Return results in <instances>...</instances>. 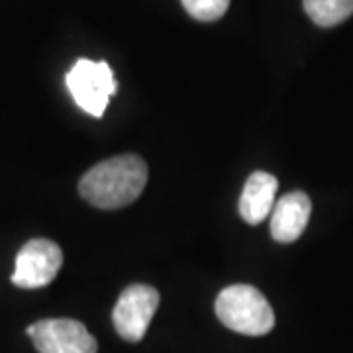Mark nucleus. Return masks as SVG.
Returning <instances> with one entry per match:
<instances>
[{"mask_svg": "<svg viewBox=\"0 0 353 353\" xmlns=\"http://www.w3.org/2000/svg\"><path fill=\"white\" fill-rule=\"evenodd\" d=\"M185 10L201 22H214L226 14L230 0H181Z\"/></svg>", "mask_w": 353, "mask_h": 353, "instance_id": "10", "label": "nucleus"}, {"mask_svg": "<svg viewBox=\"0 0 353 353\" xmlns=\"http://www.w3.org/2000/svg\"><path fill=\"white\" fill-rule=\"evenodd\" d=\"M65 83L77 106L94 118L104 116L108 101L118 88L112 67L106 61L90 59H79L65 77Z\"/></svg>", "mask_w": 353, "mask_h": 353, "instance_id": "3", "label": "nucleus"}, {"mask_svg": "<svg viewBox=\"0 0 353 353\" xmlns=\"http://www.w3.org/2000/svg\"><path fill=\"white\" fill-rule=\"evenodd\" d=\"M63 265V252L55 241L36 238L24 243L16 255L12 283L20 289H41L57 277Z\"/></svg>", "mask_w": 353, "mask_h": 353, "instance_id": "4", "label": "nucleus"}, {"mask_svg": "<svg viewBox=\"0 0 353 353\" xmlns=\"http://www.w3.org/2000/svg\"><path fill=\"white\" fill-rule=\"evenodd\" d=\"M39 353H97L99 345L85 324L69 318L39 320L28 328Z\"/></svg>", "mask_w": 353, "mask_h": 353, "instance_id": "6", "label": "nucleus"}, {"mask_svg": "<svg viewBox=\"0 0 353 353\" xmlns=\"http://www.w3.org/2000/svg\"><path fill=\"white\" fill-rule=\"evenodd\" d=\"M148 185V165L134 155H116L88 169L79 183L81 196L102 210H116L139 199Z\"/></svg>", "mask_w": 353, "mask_h": 353, "instance_id": "1", "label": "nucleus"}, {"mask_svg": "<svg viewBox=\"0 0 353 353\" xmlns=\"http://www.w3.org/2000/svg\"><path fill=\"white\" fill-rule=\"evenodd\" d=\"M159 306V292L150 285H130L112 310L114 328L126 341H141Z\"/></svg>", "mask_w": 353, "mask_h": 353, "instance_id": "5", "label": "nucleus"}, {"mask_svg": "<svg viewBox=\"0 0 353 353\" xmlns=\"http://www.w3.org/2000/svg\"><path fill=\"white\" fill-rule=\"evenodd\" d=\"M312 212V202L303 190L285 194L271 212V236L279 243L296 241L306 230Z\"/></svg>", "mask_w": 353, "mask_h": 353, "instance_id": "7", "label": "nucleus"}, {"mask_svg": "<svg viewBox=\"0 0 353 353\" xmlns=\"http://www.w3.org/2000/svg\"><path fill=\"white\" fill-rule=\"evenodd\" d=\"M308 18L320 28L345 22L353 14V0H303Z\"/></svg>", "mask_w": 353, "mask_h": 353, "instance_id": "9", "label": "nucleus"}, {"mask_svg": "<svg viewBox=\"0 0 353 353\" xmlns=\"http://www.w3.org/2000/svg\"><path fill=\"white\" fill-rule=\"evenodd\" d=\"M277 179L267 171H255L248 176L240 196V216L248 224H259L275 208Z\"/></svg>", "mask_w": 353, "mask_h": 353, "instance_id": "8", "label": "nucleus"}, {"mask_svg": "<svg viewBox=\"0 0 353 353\" xmlns=\"http://www.w3.org/2000/svg\"><path fill=\"white\" fill-rule=\"evenodd\" d=\"M216 316L226 328L243 336H265L275 326V314L263 292L252 285H230L216 299Z\"/></svg>", "mask_w": 353, "mask_h": 353, "instance_id": "2", "label": "nucleus"}]
</instances>
